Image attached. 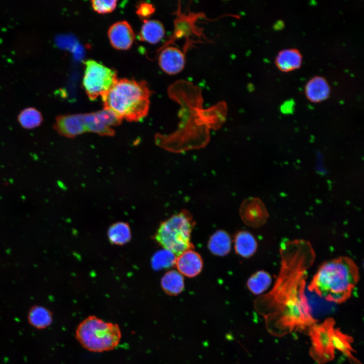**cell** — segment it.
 I'll list each match as a JSON object with an SVG mask.
<instances>
[{"instance_id":"obj_16","label":"cell","mask_w":364,"mask_h":364,"mask_svg":"<svg viewBox=\"0 0 364 364\" xmlns=\"http://www.w3.org/2000/svg\"><path fill=\"white\" fill-rule=\"evenodd\" d=\"M28 321L30 325L37 329H44L51 325L53 322L52 312L41 305H34L29 309Z\"/></svg>"},{"instance_id":"obj_19","label":"cell","mask_w":364,"mask_h":364,"mask_svg":"<svg viewBox=\"0 0 364 364\" xmlns=\"http://www.w3.org/2000/svg\"><path fill=\"white\" fill-rule=\"evenodd\" d=\"M272 283L270 275L264 270H259L252 275L248 280L247 285L254 294L259 295L267 290Z\"/></svg>"},{"instance_id":"obj_23","label":"cell","mask_w":364,"mask_h":364,"mask_svg":"<svg viewBox=\"0 0 364 364\" xmlns=\"http://www.w3.org/2000/svg\"><path fill=\"white\" fill-rule=\"evenodd\" d=\"M117 1L116 0H93L92 6L95 11L100 14H106L112 12L116 8Z\"/></svg>"},{"instance_id":"obj_12","label":"cell","mask_w":364,"mask_h":364,"mask_svg":"<svg viewBox=\"0 0 364 364\" xmlns=\"http://www.w3.org/2000/svg\"><path fill=\"white\" fill-rule=\"evenodd\" d=\"M304 92L309 101L313 103H319L326 100L329 97L331 87L324 77L315 76L306 83Z\"/></svg>"},{"instance_id":"obj_1","label":"cell","mask_w":364,"mask_h":364,"mask_svg":"<svg viewBox=\"0 0 364 364\" xmlns=\"http://www.w3.org/2000/svg\"><path fill=\"white\" fill-rule=\"evenodd\" d=\"M281 267L276 282L268 293L255 301L257 310L264 314L284 315L283 318L302 320L309 317L304 295L307 269L313 262L315 253L309 242L294 240L282 244Z\"/></svg>"},{"instance_id":"obj_18","label":"cell","mask_w":364,"mask_h":364,"mask_svg":"<svg viewBox=\"0 0 364 364\" xmlns=\"http://www.w3.org/2000/svg\"><path fill=\"white\" fill-rule=\"evenodd\" d=\"M163 290L169 295H177L184 288V280L181 274L176 270L167 272L161 279Z\"/></svg>"},{"instance_id":"obj_21","label":"cell","mask_w":364,"mask_h":364,"mask_svg":"<svg viewBox=\"0 0 364 364\" xmlns=\"http://www.w3.org/2000/svg\"><path fill=\"white\" fill-rule=\"evenodd\" d=\"M21 125L27 129H32L39 125L42 120L40 112L35 108L30 107L21 111L18 116Z\"/></svg>"},{"instance_id":"obj_6","label":"cell","mask_w":364,"mask_h":364,"mask_svg":"<svg viewBox=\"0 0 364 364\" xmlns=\"http://www.w3.org/2000/svg\"><path fill=\"white\" fill-rule=\"evenodd\" d=\"M83 85L91 100L104 96L118 80L116 72L99 62L88 60L84 62Z\"/></svg>"},{"instance_id":"obj_14","label":"cell","mask_w":364,"mask_h":364,"mask_svg":"<svg viewBox=\"0 0 364 364\" xmlns=\"http://www.w3.org/2000/svg\"><path fill=\"white\" fill-rule=\"evenodd\" d=\"M163 24L155 20H145L140 32L141 40L151 44L159 42L164 36Z\"/></svg>"},{"instance_id":"obj_8","label":"cell","mask_w":364,"mask_h":364,"mask_svg":"<svg viewBox=\"0 0 364 364\" xmlns=\"http://www.w3.org/2000/svg\"><path fill=\"white\" fill-rule=\"evenodd\" d=\"M110 43L117 50H126L132 46L135 34L130 25L126 21L112 24L108 31Z\"/></svg>"},{"instance_id":"obj_15","label":"cell","mask_w":364,"mask_h":364,"mask_svg":"<svg viewBox=\"0 0 364 364\" xmlns=\"http://www.w3.org/2000/svg\"><path fill=\"white\" fill-rule=\"evenodd\" d=\"M235 249L237 254L248 258L256 251L257 243L254 236L247 231L238 232L235 238Z\"/></svg>"},{"instance_id":"obj_17","label":"cell","mask_w":364,"mask_h":364,"mask_svg":"<svg viewBox=\"0 0 364 364\" xmlns=\"http://www.w3.org/2000/svg\"><path fill=\"white\" fill-rule=\"evenodd\" d=\"M208 247L214 255H225L230 252L231 249V238L226 232L217 231L210 237Z\"/></svg>"},{"instance_id":"obj_3","label":"cell","mask_w":364,"mask_h":364,"mask_svg":"<svg viewBox=\"0 0 364 364\" xmlns=\"http://www.w3.org/2000/svg\"><path fill=\"white\" fill-rule=\"evenodd\" d=\"M151 92L145 81L118 79L103 97L104 108L110 110L120 118L137 121L148 114Z\"/></svg>"},{"instance_id":"obj_9","label":"cell","mask_w":364,"mask_h":364,"mask_svg":"<svg viewBox=\"0 0 364 364\" xmlns=\"http://www.w3.org/2000/svg\"><path fill=\"white\" fill-rule=\"evenodd\" d=\"M158 62L164 72L169 74H175L184 68L185 59L184 54L178 49L168 47L160 53Z\"/></svg>"},{"instance_id":"obj_7","label":"cell","mask_w":364,"mask_h":364,"mask_svg":"<svg viewBox=\"0 0 364 364\" xmlns=\"http://www.w3.org/2000/svg\"><path fill=\"white\" fill-rule=\"evenodd\" d=\"M240 214L244 222L252 227L262 225L268 217L264 204L257 198L244 200L240 208Z\"/></svg>"},{"instance_id":"obj_10","label":"cell","mask_w":364,"mask_h":364,"mask_svg":"<svg viewBox=\"0 0 364 364\" xmlns=\"http://www.w3.org/2000/svg\"><path fill=\"white\" fill-rule=\"evenodd\" d=\"M56 130L62 135L74 137L86 132L82 114L61 115L58 117Z\"/></svg>"},{"instance_id":"obj_22","label":"cell","mask_w":364,"mask_h":364,"mask_svg":"<svg viewBox=\"0 0 364 364\" xmlns=\"http://www.w3.org/2000/svg\"><path fill=\"white\" fill-rule=\"evenodd\" d=\"M176 255L165 249L157 252L154 255L152 264L156 269L168 268L175 264Z\"/></svg>"},{"instance_id":"obj_24","label":"cell","mask_w":364,"mask_h":364,"mask_svg":"<svg viewBox=\"0 0 364 364\" xmlns=\"http://www.w3.org/2000/svg\"><path fill=\"white\" fill-rule=\"evenodd\" d=\"M154 6L150 4L145 2H141L136 6V13L142 19L146 20V18L151 16L154 12Z\"/></svg>"},{"instance_id":"obj_13","label":"cell","mask_w":364,"mask_h":364,"mask_svg":"<svg viewBox=\"0 0 364 364\" xmlns=\"http://www.w3.org/2000/svg\"><path fill=\"white\" fill-rule=\"evenodd\" d=\"M302 63V55L295 48H288L281 50L275 59L277 68L284 72H289L298 69Z\"/></svg>"},{"instance_id":"obj_11","label":"cell","mask_w":364,"mask_h":364,"mask_svg":"<svg viewBox=\"0 0 364 364\" xmlns=\"http://www.w3.org/2000/svg\"><path fill=\"white\" fill-rule=\"evenodd\" d=\"M175 265L181 274L188 277H193L201 272L203 262L200 255L191 249L178 255L176 259Z\"/></svg>"},{"instance_id":"obj_4","label":"cell","mask_w":364,"mask_h":364,"mask_svg":"<svg viewBox=\"0 0 364 364\" xmlns=\"http://www.w3.org/2000/svg\"><path fill=\"white\" fill-rule=\"evenodd\" d=\"M75 337L87 350L103 352L112 350L118 345L121 333L118 324L89 315L77 326Z\"/></svg>"},{"instance_id":"obj_20","label":"cell","mask_w":364,"mask_h":364,"mask_svg":"<svg viewBox=\"0 0 364 364\" xmlns=\"http://www.w3.org/2000/svg\"><path fill=\"white\" fill-rule=\"evenodd\" d=\"M108 238L110 243L122 245L129 242L131 238V231L127 223L119 222L112 224L109 228Z\"/></svg>"},{"instance_id":"obj_5","label":"cell","mask_w":364,"mask_h":364,"mask_svg":"<svg viewBox=\"0 0 364 364\" xmlns=\"http://www.w3.org/2000/svg\"><path fill=\"white\" fill-rule=\"evenodd\" d=\"M194 224L190 214L186 210L183 211L163 222L155 238L165 249L178 256L194 248L191 234Z\"/></svg>"},{"instance_id":"obj_2","label":"cell","mask_w":364,"mask_h":364,"mask_svg":"<svg viewBox=\"0 0 364 364\" xmlns=\"http://www.w3.org/2000/svg\"><path fill=\"white\" fill-rule=\"evenodd\" d=\"M359 279L355 262L347 256H340L323 263L308 289L328 301L342 303L350 297Z\"/></svg>"}]
</instances>
